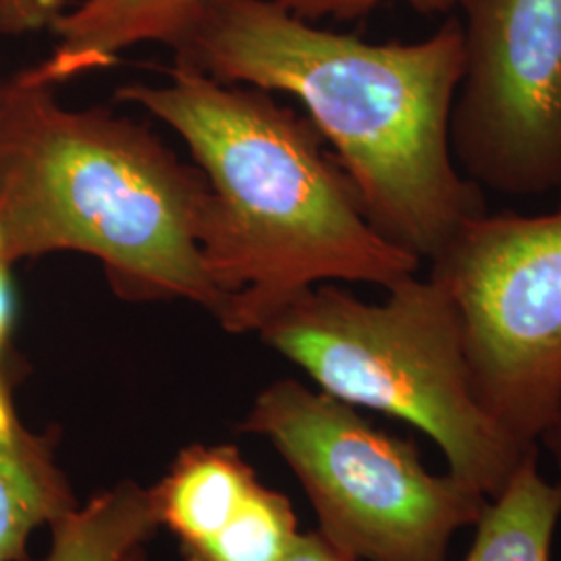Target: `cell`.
<instances>
[{
    "label": "cell",
    "instance_id": "8fae6325",
    "mask_svg": "<svg viewBox=\"0 0 561 561\" xmlns=\"http://www.w3.org/2000/svg\"><path fill=\"white\" fill-rule=\"evenodd\" d=\"M537 461L539 447L524 456L493 503H486L463 561H551L561 481H545Z\"/></svg>",
    "mask_w": 561,
    "mask_h": 561
},
{
    "label": "cell",
    "instance_id": "5bb4252c",
    "mask_svg": "<svg viewBox=\"0 0 561 561\" xmlns=\"http://www.w3.org/2000/svg\"><path fill=\"white\" fill-rule=\"evenodd\" d=\"M273 2H277L289 13L306 21L360 20L387 2L408 4L410 9L424 15L449 13L454 9V0H273Z\"/></svg>",
    "mask_w": 561,
    "mask_h": 561
},
{
    "label": "cell",
    "instance_id": "ba28073f",
    "mask_svg": "<svg viewBox=\"0 0 561 561\" xmlns=\"http://www.w3.org/2000/svg\"><path fill=\"white\" fill-rule=\"evenodd\" d=\"M219 0H81L55 21L57 44L48 59L30 67L34 80L60 85L108 69L121 53L146 42L175 48Z\"/></svg>",
    "mask_w": 561,
    "mask_h": 561
},
{
    "label": "cell",
    "instance_id": "52a82bcc",
    "mask_svg": "<svg viewBox=\"0 0 561 561\" xmlns=\"http://www.w3.org/2000/svg\"><path fill=\"white\" fill-rule=\"evenodd\" d=\"M463 73L451 108L461 173L507 198L561 194V0H454Z\"/></svg>",
    "mask_w": 561,
    "mask_h": 561
},
{
    "label": "cell",
    "instance_id": "30bf717a",
    "mask_svg": "<svg viewBox=\"0 0 561 561\" xmlns=\"http://www.w3.org/2000/svg\"><path fill=\"white\" fill-rule=\"evenodd\" d=\"M262 482L233 445H190L171 463L150 497L181 556L219 537L252 500Z\"/></svg>",
    "mask_w": 561,
    "mask_h": 561
},
{
    "label": "cell",
    "instance_id": "9c48e42d",
    "mask_svg": "<svg viewBox=\"0 0 561 561\" xmlns=\"http://www.w3.org/2000/svg\"><path fill=\"white\" fill-rule=\"evenodd\" d=\"M15 381H0V561H30L27 542L78 507L57 460V431L34 433L18 416Z\"/></svg>",
    "mask_w": 561,
    "mask_h": 561
},
{
    "label": "cell",
    "instance_id": "5b68a950",
    "mask_svg": "<svg viewBox=\"0 0 561 561\" xmlns=\"http://www.w3.org/2000/svg\"><path fill=\"white\" fill-rule=\"evenodd\" d=\"M240 431L273 443L319 530L358 561H447L456 533L474 526L489 503L449 470L428 472L414 439L385 433L358 408L296 379L262 389Z\"/></svg>",
    "mask_w": 561,
    "mask_h": 561
},
{
    "label": "cell",
    "instance_id": "d6986e66",
    "mask_svg": "<svg viewBox=\"0 0 561 561\" xmlns=\"http://www.w3.org/2000/svg\"><path fill=\"white\" fill-rule=\"evenodd\" d=\"M123 561H148V558H146V549H144V545L141 547H136L134 551H129L127 553V558Z\"/></svg>",
    "mask_w": 561,
    "mask_h": 561
},
{
    "label": "cell",
    "instance_id": "4fadbf2b",
    "mask_svg": "<svg viewBox=\"0 0 561 561\" xmlns=\"http://www.w3.org/2000/svg\"><path fill=\"white\" fill-rule=\"evenodd\" d=\"M298 535L291 502L261 484L219 537L183 556V561H283Z\"/></svg>",
    "mask_w": 561,
    "mask_h": 561
},
{
    "label": "cell",
    "instance_id": "9a60e30c",
    "mask_svg": "<svg viewBox=\"0 0 561 561\" xmlns=\"http://www.w3.org/2000/svg\"><path fill=\"white\" fill-rule=\"evenodd\" d=\"M69 0H0V36H25L50 30Z\"/></svg>",
    "mask_w": 561,
    "mask_h": 561
},
{
    "label": "cell",
    "instance_id": "277c9868",
    "mask_svg": "<svg viewBox=\"0 0 561 561\" xmlns=\"http://www.w3.org/2000/svg\"><path fill=\"white\" fill-rule=\"evenodd\" d=\"M256 333L324 393L428 435L449 472L486 497L537 449L520 447L482 410L456 308L431 275L403 277L375 304L331 283L314 285Z\"/></svg>",
    "mask_w": 561,
    "mask_h": 561
},
{
    "label": "cell",
    "instance_id": "3957f363",
    "mask_svg": "<svg viewBox=\"0 0 561 561\" xmlns=\"http://www.w3.org/2000/svg\"><path fill=\"white\" fill-rule=\"evenodd\" d=\"M55 90L27 69L0 85V262L80 252L123 301H192L219 319L204 173L140 121L69 108Z\"/></svg>",
    "mask_w": 561,
    "mask_h": 561
},
{
    "label": "cell",
    "instance_id": "2e32d148",
    "mask_svg": "<svg viewBox=\"0 0 561 561\" xmlns=\"http://www.w3.org/2000/svg\"><path fill=\"white\" fill-rule=\"evenodd\" d=\"M18 321V289L13 266L0 262V377L21 375V360L13 352V331Z\"/></svg>",
    "mask_w": 561,
    "mask_h": 561
},
{
    "label": "cell",
    "instance_id": "7a4b0ae2",
    "mask_svg": "<svg viewBox=\"0 0 561 561\" xmlns=\"http://www.w3.org/2000/svg\"><path fill=\"white\" fill-rule=\"evenodd\" d=\"M115 99L169 125L208 181L201 250L227 333H256L314 285L387 289L421 271L366 219L312 121L273 92L173 67L169 81L123 85Z\"/></svg>",
    "mask_w": 561,
    "mask_h": 561
},
{
    "label": "cell",
    "instance_id": "7c38bea8",
    "mask_svg": "<svg viewBox=\"0 0 561 561\" xmlns=\"http://www.w3.org/2000/svg\"><path fill=\"white\" fill-rule=\"evenodd\" d=\"M50 551L41 561H123L161 528L150 489L121 481L50 526Z\"/></svg>",
    "mask_w": 561,
    "mask_h": 561
},
{
    "label": "cell",
    "instance_id": "e0dca14e",
    "mask_svg": "<svg viewBox=\"0 0 561 561\" xmlns=\"http://www.w3.org/2000/svg\"><path fill=\"white\" fill-rule=\"evenodd\" d=\"M283 561H358L329 541L321 530L300 533Z\"/></svg>",
    "mask_w": 561,
    "mask_h": 561
},
{
    "label": "cell",
    "instance_id": "8992f818",
    "mask_svg": "<svg viewBox=\"0 0 561 561\" xmlns=\"http://www.w3.org/2000/svg\"><path fill=\"white\" fill-rule=\"evenodd\" d=\"M428 275L456 308L482 410L539 447L561 408V204L466 222Z\"/></svg>",
    "mask_w": 561,
    "mask_h": 561
},
{
    "label": "cell",
    "instance_id": "6da1fadb",
    "mask_svg": "<svg viewBox=\"0 0 561 561\" xmlns=\"http://www.w3.org/2000/svg\"><path fill=\"white\" fill-rule=\"evenodd\" d=\"M173 53L175 67L298 99L366 219L419 261L431 264L486 213L451 150L463 73L458 18L421 42L375 44L317 27L273 0H219Z\"/></svg>",
    "mask_w": 561,
    "mask_h": 561
},
{
    "label": "cell",
    "instance_id": "ac0fdd59",
    "mask_svg": "<svg viewBox=\"0 0 561 561\" xmlns=\"http://www.w3.org/2000/svg\"><path fill=\"white\" fill-rule=\"evenodd\" d=\"M539 445L547 449L551 460L556 461V468L561 472V408L549 428L542 433Z\"/></svg>",
    "mask_w": 561,
    "mask_h": 561
}]
</instances>
